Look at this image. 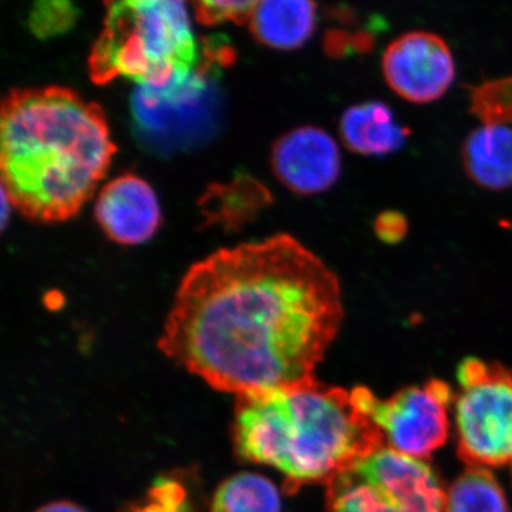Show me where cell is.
Returning a JSON list of instances; mask_svg holds the SVG:
<instances>
[{"mask_svg":"<svg viewBox=\"0 0 512 512\" xmlns=\"http://www.w3.org/2000/svg\"><path fill=\"white\" fill-rule=\"evenodd\" d=\"M36 512H87L80 505L70 503V501H53L40 507Z\"/></svg>","mask_w":512,"mask_h":512,"instance_id":"ffe728a7","label":"cell"},{"mask_svg":"<svg viewBox=\"0 0 512 512\" xmlns=\"http://www.w3.org/2000/svg\"><path fill=\"white\" fill-rule=\"evenodd\" d=\"M342 320L335 272L292 235L276 234L192 265L158 348L239 396L313 379Z\"/></svg>","mask_w":512,"mask_h":512,"instance_id":"6da1fadb","label":"cell"},{"mask_svg":"<svg viewBox=\"0 0 512 512\" xmlns=\"http://www.w3.org/2000/svg\"><path fill=\"white\" fill-rule=\"evenodd\" d=\"M256 2H198L195 16L204 25H220L222 22L245 23L252 18Z\"/></svg>","mask_w":512,"mask_h":512,"instance_id":"ac0fdd59","label":"cell"},{"mask_svg":"<svg viewBox=\"0 0 512 512\" xmlns=\"http://www.w3.org/2000/svg\"><path fill=\"white\" fill-rule=\"evenodd\" d=\"M234 443L239 457L274 467L286 491L296 493L303 485H329L386 441L352 392L313 377L239 394Z\"/></svg>","mask_w":512,"mask_h":512,"instance_id":"3957f363","label":"cell"},{"mask_svg":"<svg viewBox=\"0 0 512 512\" xmlns=\"http://www.w3.org/2000/svg\"><path fill=\"white\" fill-rule=\"evenodd\" d=\"M94 214L111 241L128 247L150 241L161 224L156 191L134 174L120 175L104 185L97 195Z\"/></svg>","mask_w":512,"mask_h":512,"instance_id":"8fae6325","label":"cell"},{"mask_svg":"<svg viewBox=\"0 0 512 512\" xmlns=\"http://www.w3.org/2000/svg\"><path fill=\"white\" fill-rule=\"evenodd\" d=\"M210 512H281V495L261 474L239 473L217 488Z\"/></svg>","mask_w":512,"mask_h":512,"instance_id":"9a60e30c","label":"cell"},{"mask_svg":"<svg viewBox=\"0 0 512 512\" xmlns=\"http://www.w3.org/2000/svg\"><path fill=\"white\" fill-rule=\"evenodd\" d=\"M353 402L382 431L390 448L414 458L429 457L448 437V407L453 393L441 380L407 387L379 399L366 387L352 390Z\"/></svg>","mask_w":512,"mask_h":512,"instance_id":"52a82bcc","label":"cell"},{"mask_svg":"<svg viewBox=\"0 0 512 512\" xmlns=\"http://www.w3.org/2000/svg\"><path fill=\"white\" fill-rule=\"evenodd\" d=\"M464 170L474 184L488 191L512 188V126L483 123L461 147Z\"/></svg>","mask_w":512,"mask_h":512,"instance_id":"4fadbf2b","label":"cell"},{"mask_svg":"<svg viewBox=\"0 0 512 512\" xmlns=\"http://www.w3.org/2000/svg\"><path fill=\"white\" fill-rule=\"evenodd\" d=\"M340 138L352 153L366 157H386L402 150L409 140V127L394 117L393 110L380 100L363 101L343 111Z\"/></svg>","mask_w":512,"mask_h":512,"instance_id":"7c38bea8","label":"cell"},{"mask_svg":"<svg viewBox=\"0 0 512 512\" xmlns=\"http://www.w3.org/2000/svg\"><path fill=\"white\" fill-rule=\"evenodd\" d=\"M106 8L103 32L89 60L94 82L127 79L138 87L161 89L200 66L185 3L127 0Z\"/></svg>","mask_w":512,"mask_h":512,"instance_id":"277c9868","label":"cell"},{"mask_svg":"<svg viewBox=\"0 0 512 512\" xmlns=\"http://www.w3.org/2000/svg\"><path fill=\"white\" fill-rule=\"evenodd\" d=\"M375 228L377 237L392 244V242L400 241L406 235L407 222L403 215L389 211L377 217Z\"/></svg>","mask_w":512,"mask_h":512,"instance_id":"d6986e66","label":"cell"},{"mask_svg":"<svg viewBox=\"0 0 512 512\" xmlns=\"http://www.w3.org/2000/svg\"><path fill=\"white\" fill-rule=\"evenodd\" d=\"M218 90L205 64L161 89L136 87L131 111L138 134L158 151L194 146L217 124Z\"/></svg>","mask_w":512,"mask_h":512,"instance_id":"8992f818","label":"cell"},{"mask_svg":"<svg viewBox=\"0 0 512 512\" xmlns=\"http://www.w3.org/2000/svg\"><path fill=\"white\" fill-rule=\"evenodd\" d=\"M457 451L468 467L512 461V369L467 357L457 369Z\"/></svg>","mask_w":512,"mask_h":512,"instance_id":"5b68a950","label":"cell"},{"mask_svg":"<svg viewBox=\"0 0 512 512\" xmlns=\"http://www.w3.org/2000/svg\"><path fill=\"white\" fill-rule=\"evenodd\" d=\"M329 512H397L373 485L355 471L333 480L328 485Z\"/></svg>","mask_w":512,"mask_h":512,"instance_id":"e0dca14e","label":"cell"},{"mask_svg":"<svg viewBox=\"0 0 512 512\" xmlns=\"http://www.w3.org/2000/svg\"><path fill=\"white\" fill-rule=\"evenodd\" d=\"M444 512H508L507 498L487 468L468 467L446 491Z\"/></svg>","mask_w":512,"mask_h":512,"instance_id":"2e32d148","label":"cell"},{"mask_svg":"<svg viewBox=\"0 0 512 512\" xmlns=\"http://www.w3.org/2000/svg\"><path fill=\"white\" fill-rule=\"evenodd\" d=\"M272 170L288 190L299 195L329 191L342 175V151L328 131L315 126L293 128L272 148Z\"/></svg>","mask_w":512,"mask_h":512,"instance_id":"9c48e42d","label":"cell"},{"mask_svg":"<svg viewBox=\"0 0 512 512\" xmlns=\"http://www.w3.org/2000/svg\"><path fill=\"white\" fill-rule=\"evenodd\" d=\"M262 45L276 50H296L311 40L318 26V6L306 0L256 2L249 20Z\"/></svg>","mask_w":512,"mask_h":512,"instance_id":"5bb4252c","label":"cell"},{"mask_svg":"<svg viewBox=\"0 0 512 512\" xmlns=\"http://www.w3.org/2000/svg\"><path fill=\"white\" fill-rule=\"evenodd\" d=\"M384 82L400 99L413 104L440 100L457 77L456 60L443 37L412 30L396 37L382 56Z\"/></svg>","mask_w":512,"mask_h":512,"instance_id":"ba28073f","label":"cell"},{"mask_svg":"<svg viewBox=\"0 0 512 512\" xmlns=\"http://www.w3.org/2000/svg\"><path fill=\"white\" fill-rule=\"evenodd\" d=\"M397 512H444L446 491L429 464L383 446L352 468Z\"/></svg>","mask_w":512,"mask_h":512,"instance_id":"30bf717a","label":"cell"},{"mask_svg":"<svg viewBox=\"0 0 512 512\" xmlns=\"http://www.w3.org/2000/svg\"><path fill=\"white\" fill-rule=\"evenodd\" d=\"M116 150L99 104L72 89H15L3 100L2 194L29 220L73 218L106 177Z\"/></svg>","mask_w":512,"mask_h":512,"instance_id":"7a4b0ae2","label":"cell"}]
</instances>
